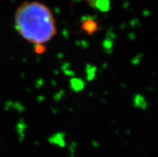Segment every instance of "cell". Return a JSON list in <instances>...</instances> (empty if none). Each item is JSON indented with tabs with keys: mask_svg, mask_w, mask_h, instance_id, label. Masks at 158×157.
Listing matches in <instances>:
<instances>
[{
	"mask_svg": "<svg viewBox=\"0 0 158 157\" xmlns=\"http://www.w3.org/2000/svg\"><path fill=\"white\" fill-rule=\"evenodd\" d=\"M15 26L22 38L38 48L50 42L57 31L51 9L37 1H27L19 6L15 13Z\"/></svg>",
	"mask_w": 158,
	"mask_h": 157,
	"instance_id": "6da1fadb",
	"label": "cell"
},
{
	"mask_svg": "<svg viewBox=\"0 0 158 157\" xmlns=\"http://www.w3.org/2000/svg\"><path fill=\"white\" fill-rule=\"evenodd\" d=\"M84 29L85 31H88L89 32H92V30H96V24L94 21L92 20H88L84 23V26H83Z\"/></svg>",
	"mask_w": 158,
	"mask_h": 157,
	"instance_id": "7a4b0ae2",
	"label": "cell"
}]
</instances>
